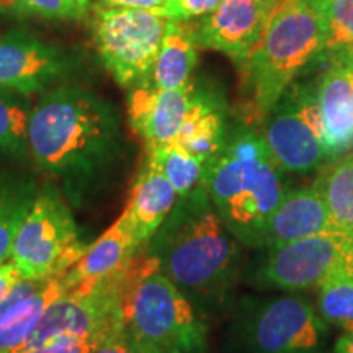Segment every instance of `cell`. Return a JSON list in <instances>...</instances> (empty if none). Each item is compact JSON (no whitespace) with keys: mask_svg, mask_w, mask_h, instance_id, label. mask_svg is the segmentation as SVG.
Returning <instances> with one entry per match:
<instances>
[{"mask_svg":"<svg viewBox=\"0 0 353 353\" xmlns=\"http://www.w3.org/2000/svg\"><path fill=\"white\" fill-rule=\"evenodd\" d=\"M30 159L79 210L94 200L121 157L120 117L108 100L74 83L50 88L33 105Z\"/></svg>","mask_w":353,"mask_h":353,"instance_id":"1","label":"cell"},{"mask_svg":"<svg viewBox=\"0 0 353 353\" xmlns=\"http://www.w3.org/2000/svg\"><path fill=\"white\" fill-rule=\"evenodd\" d=\"M241 245L200 183L179 196L145 254L196 306L219 301L234 285L241 268Z\"/></svg>","mask_w":353,"mask_h":353,"instance_id":"2","label":"cell"},{"mask_svg":"<svg viewBox=\"0 0 353 353\" xmlns=\"http://www.w3.org/2000/svg\"><path fill=\"white\" fill-rule=\"evenodd\" d=\"M322 50L321 13L291 0L273 13L263 37L239 64L250 121L265 120L298 72Z\"/></svg>","mask_w":353,"mask_h":353,"instance_id":"3","label":"cell"},{"mask_svg":"<svg viewBox=\"0 0 353 353\" xmlns=\"http://www.w3.org/2000/svg\"><path fill=\"white\" fill-rule=\"evenodd\" d=\"M132 337L152 353H205L208 327L175 283L152 268L132 285L123 307Z\"/></svg>","mask_w":353,"mask_h":353,"instance_id":"4","label":"cell"},{"mask_svg":"<svg viewBox=\"0 0 353 353\" xmlns=\"http://www.w3.org/2000/svg\"><path fill=\"white\" fill-rule=\"evenodd\" d=\"M72 206L56 183L39 187L12 247V262L26 280L64 276L87 252Z\"/></svg>","mask_w":353,"mask_h":353,"instance_id":"5","label":"cell"},{"mask_svg":"<svg viewBox=\"0 0 353 353\" xmlns=\"http://www.w3.org/2000/svg\"><path fill=\"white\" fill-rule=\"evenodd\" d=\"M169 19L159 13L125 7H99L94 43L100 61L121 87L151 81Z\"/></svg>","mask_w":353,"mask_h":353,"instance_id":"6","label":"cell"},{"mask_svg":"<svg viewBox=\"0 0 353 353\" xmlns=\"http://www.w3.org/2000/svg\"><path fill=\"white\" fill-rule=\"evenodd\" d=\"M79 68L76 52L28 30H10L0 37V88L28 97L44 94L65 83Z\"/></svg>","mask_w":353,"mask_h":353,"instance_id":"7","label":"cell"},{"mask_svg":"<svg viewBox=\"0 0 353 353\" xmlns=\"http://www.w3.org/2000/svg\"><path fill=\"white\" fill-rule=\"evenodd\" d=\"M327 322L298 294L268 299L250 317L247 339L254 353H317Z\"/></svg>","mask_w":353,"mask_h":353,"instance_id":"8","label":"cell"},{"mask_svg":"<svg viewBox=\"0 0 353 353\" xmlns=\"http://www.w3.org/2000/svg\"><path fill=\"white\" fill-rule=\"evenodd\" d=\"M262 136L273 161L283 172L307 174L327 159L316 95L301 94L278 108Z\"/></svg>","mask_w":353,"mask_h":353,"instance_id":"9","label":"cell"},{"mask_svg":"<svg viewBox=\"0 0 353 353\" xmlns=\"http://www.w3.org/2000/svg\"><path fill=\"white\" fill-rule=\"evenodd\" d=\"M347 234L325 231L286 244L268 247L262 267L265 283L285 291L317 288L345 265Z\"/></svg>","mask_w":353,"mask_h":353,"instance_id":"10","label":"cell"},{"mask_svg":"<svg viewBox=\"0 0 353 353\" xmlns=\"http://www.w3.org/2000/svg\"><path fill=\"white\" fill-rule=\"evenodd\" d=\"M272 15L273 0H223L203 17L198 44L224 52L239 65L262 39Z\"/></svg>","mask_w":353,"mask_h":353,"instance_id":"11","label":"cell"},{"mask_svg":"<svg viewBox=\"0 0 353 353\" xmlns=\"http://www.w3.org/2000/svg\"><path fill=\"white\" fill-rule=\"evenodd\" d=\"M193 97L192 83L180 88H159L149 81L131 88L128 117L132 130L144 141L145 149L175 143Z\"/></svg>","mask_w":353,"mask_h":353,"instance_id":"12","label":"cell"},{"mask_svg":"<svg viewBox=\"0 0 353 353\" xmlns=\"http://www.w3.org/2000/svg\"><path fill=\"white\" fill-rule=\"evenodd\" d=\"M286 192L283 170L270 159L250 187L216 211L242 245H263L268 221Z\"/></svg>","mask_w":353,"mask_h":353,"instance_id":"13","label":"cell"},{"mask_svg":"<svg viewBox=\"0 0 353 353\" xmlns=\"http://www.w3.org/2000/svg\"><path fill=\"white\" fill-rule=\"evenodd\" d=\"M179 200L175 188L165 175L145 157L128 201L123 218L136 245L145 249L157 229L174 210Z\"/></svg>","mask_w":353,"mask_h":353,"instance_id":"14","label":"cell"},{"mask_svg":"<svg viewBox=\"0 0 353 353\" xmlns=\"http://www.w3.org/2000/svg\"><path fill=\"white\" fill-rule=\"evenodd\" d=\"M334 231L319 185L288 190L267 224L263 245L275 247Z\"/></svg>","mask_w":353,"mask_h":353,"instance_id":"15","label":"cell"},{"mask_svg":"<svg viewBox=\"0 0 353 353\" xmlns=\"http://www.w3.org/2000/svg\"><path fill=\"white\" fill-rule=\"evenodd\" d=\"M327 159L353 151V68L334 63L316 92Z\"/></svg>","mask_w":353,"mask_h":353,"instance_id":"16","label":"cell"},{"mask_svg":"<svg viewBox=\"0 0 353 353\" xmlns=\"http://www.w3.org/2000/svg\"><path fill=\"white\" fill-rule=\"evenodd\" d=\"M144 250L136 245L121 214L94 244L88 245L82 259L65 273V285L70 290L82 281H97L123 270Z\"/></svg>","mask_w":353,"mask_h":353,"instance_id":"17","label":"cell"},{"mask_svg":"<svg viewBox=\"0 0 353 353\" xmlns=\"http://www.w3.org/2000/svg\"><path fill=\"white\" fill-rule=\"evenodd\" d=\"M196 28L187 21H167L151 82L159 88H180L190 83L196 64Z\"/></svg>","mask_w":353,"mask_h":353,"instance_id":"18","label":"cell"},{"mask_svg":"<svg viewBox=\"0 0 353 353\" xmlns=\"http://www.w3.org/2000/svg\"><path fill=\"white\" fill-rule=\"evenodd\" d=\"M68 291L64 276H52L37 293L3 312L0 316V352L23 345L34 334L48 307Z\"/></svg>","mask_w":353,"mask_h":353,"instance_id":"19","label":"cell"},{"mask_svg":"<svg viewBox=\"0 0 353 353\" xmlns=\"http://www.w3.org/2000/svg\"><path fill=\"white\" fill-rule=\"evenodd\" d=\"M32 176L0 172V263L12 259V247L38 193Z\"/></svg>","mask_w":353,"mask_h":353,"instance_id":"20","label":"cell"},{"mask_svg":"<svg viewBox=\"0 0 353 353\" xmlns=\"http://www.w3.org/2000/svg\"><path fill=\"white\" fill-rule=\"evenodd\" d=\"M224 141L226 134H224V123L219 110L206 97L195 94L175 143H179L205 164L208 159L221 151Z\"/></svg>","mask_w":353,"mask_h":353,"instance_id":"21","label":"cell"},{"mask_svg":"<svg viewBox=\"0 0 353 353\" xmlns=\"http://www.w3.org/2000/svg\"><path fill=\"white\" fill-rule=\"evenodd\" d=\"M33 105L28 95L0 88V157L30 159L28 130Z\"/></svg>","mask_w":353,"mask_h":353,"instance_id":"22","label":"cell"},{"mask_svg":"<svg viewBox=\"0 0 353 353\" xmlns=\"http://www.w3.org/2000/svg\"><path fill=\"white\" fill-rule=\"evenodd\" d=\"M334 231L353 232V152L330 167L327 174L317 182Z\"/></svg>","mask_w":353,"mask_h":353,"instance_id":"23","label":"cell"},{"mask_svg":"<svg viewBox=\"0 0 353 353\" xmlns=\"http://www.w3.org/2000/svg\"><path fill=\"white\" fill-rule=\"evenodd\" d=\"M317 312L327 324L353 332V273L347 265L317 286Z\"/></svg>","mask_w":353,"mask_h":353,"instance_id":"24","label":"cell"},{"mask_svg":"<svg viewBox=\"0 0 353 353\" xmlns=\"http://www.w3.org/2000/svg\"><path fill=\"white\" fill-rule=\"evenodd\" d=\"M148 159L165 175L179 196H185L201 183L205 164L179 143L148 149Z\"/></svg>","mask_w":353,"mask_h":353,"instance_id":"25","label":"cell"},{"mask_svg":"<svg viewBox=\"0 0 353 353\" xmlns=\"http://www.w3.org/2000/svg\"><path fill=\"white\" fill-rule=\"evenodd\" d=\"M322 21V50L339 51L353 44V0H334L319 12Z\"/></svg>","mask_w":353,"mask_h":353,"instance_id":"26","label":"cell"},{"mask_svg":"<svg viewBox=\"0 0 353 353\" xmlns=\"http://www.w3.org/2000/svg\"><path fill=\"white\" fill-rule=\"evenodd\" d=\"M101 341L94 337H79V335H54L46 341L23 343L12 350L0 353H90Z\"/></svg>","mask_w":353,"mask_h":353,"instance_id":"27","label":"cell"},{"mask_svg":"<svg viewBox=\"0 0 353 353\" xmlns=\"http://www.w3.org/2000/svg\"><path fill=\"white\" fill-rule=\"evenodd\" d=\"M23 12L48 20L77 19L85 8L77 0H15Z\"/></svg>","mask_w":353,"mask_h":353,"instance_id":"28","label":"cell"},{"mask_svg":"<svg viewBox=\"0 0 353 353\" xmlns=\"http://www.w3.org/2000/svg\"><path fill=\"white\" fill-rule=\"evenodd\" d=\"M90 353H152L128 332L125 322L101 341Z\"/></svg>","mask_w":353,"mask_h":353,"instance_id":"29","label":"cell"},{"mask_svg":"<svg viewBox=\"0 0 353 353\" xmlns=\"http://www.w3.org/2000/svg\"><path fill=\"white\" fill-rule=\"evenodd\" d=\"M223 0H172L169 20L187 21L195 17H206L221 6Z\"/></svg>","mask_w":353,"mask_h":353,"instance_id":"30","label":"cell"},{"mask_svg":"<svg viewBox=\"0 0 353 353\" xmlns=\"http://www.w3.org/2000/svg\"><path fill=\"white\" fill-rule=\"evenodd\" d=\"M99 2L101 7L138 8V10L154 12L169 19V7L172 0H99Z\"/></svg>","mask_w":353,"mask_h":353,"instance_id":"31","label":"cell"},{"mask_svg":"<svg viewBox=\"0 0 353 353\" xmlns=\"http://www.w3.org/2000/svg\"><path fill=\"white\" fill-rule=\"evenodd\" d=\"M20 280H21V275L19 268L15 267V263L12 262V259L7 260V262L0 263V303L10 294L13 286L19 283Z\"/></svg>","mask_w":353,"mask_h":353,"instance_id":"32","label":"cell"},{"mask_svg":"<svg viewBox=\"0 0 353 353\" xmlns=\"http://www.w3.org/2000/svg\"><path fill=\"white\" fill-rule=\"evenodd\" d=\"M334 353H353V332H345L339 339Z\"/></svg>","mask_w":353,"mask_h":353,"instance_id":"33","label":"cell"},{"mask_svg":"<svg viewBox=\"0 0 353 353\" xmlns=\"http://www.w3.org/2000/svg\"><path fill=\"white\" fill-rule=\"evenodd\" d=\"M334 63H341L353 68V44L342 48L339 51H334Z\"/></svg>","mask_w":353,"mask_h":353,"instance_id":"34","label":"cell"},{"mask_svg":"<svg viewBox=\"0 0 353 353\" xmlns=\"http://www.w3.org/2000/svg\"><path fill=\"white\" fill-rule=\"evenodd\" d=\"M345 265L353 273V232L347 236V250H345Z\"/></svg>","mask_w":353,"mask_h":353,"instance_id":"35","label":"cell"},{"mask_svg":"<svg viewBox=\"0 0 353 353\" xmlns=\"http://www.w3.org/2000/svg\"><path fill=\"white\" fill-rule=\"evenodd\" d=\"M306 2L312 8H316L317 12H322V10H324V8H327L330 3L334 2V0H306Z\"/></svg>","mask_w":353,"mask_h":353,"instance_id":"36","label":"cell"},{"mask_svg":"<svg viewBox=\"0 0 353 353\" xmlns=\"http://www.w3.org/2000/svg\"><path fill=\"white\" fill-rule=\"evenodd\" d=\"M77 2L81 3V7L85 8V7H87V3H88V0H77Z\"/></svg>","mask_w":353,"mask_h":353,"instance_id":"37","label":"cell"}]
</instances>
